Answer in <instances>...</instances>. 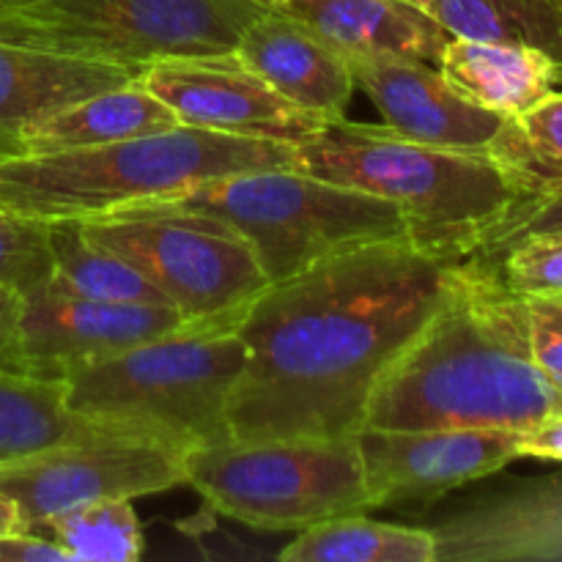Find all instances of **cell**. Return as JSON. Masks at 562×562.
Segmentation results:
<instances>
[{"label":"cell","mask_w":562,"mask_h":562,"mask_svg":"<svg viewBox=\"0 0 562 562\" xmlns=\"http://www.w3.org/2000/svg\"><path fill=\"white\" fill-rule=\"evenodd\" d=\"M453 263L398 236L269 283L239 322L231 439L357 437L379 379L431 316Z\"/></svg>","instance_id":"6da1fadb"},{"label":"cell","mask_w":562,"mask_h":562,"mask_svg":"<svg viewBox=\"0 0 562 562\" xmlns=\"http://www.w3.org/2000/svg\"><path fill=\"white\" fill-rule=\"evenodd\" d=\"M562 412L532 360L527 300L494 261H456L420 333L384 371L362 428H505Z\"/></svg>","instance_id":"7a4b0ae2"},{"label":"cell","mask_w":562,"mask_h":562,"mask_svg":"<svg viewBox=\"0 0 562 562\" xmlns=\"http://www.w3.org/2000/svg\"><path fill=\"white\" fill-rule=\"evenodd\" d=\"M294 168L390 201L406 236L445 261L475 256L486 231L519 198V187L488 151L428 146L387 124L346 115L296 143Z\"/></svg>","instance_id":"3957f363"},{"label":"cell","mask_w":562,"mask_h":562,"mask_svg":"<svg viewBox=\"0 0 562 562\" xmlns=\"http://www.w3.org/2000/svg\"><path fill=\"white\" fill-rule=\"evenodd\" d=\"M267 168H294V146L179 124L108 146L3 159L0 212L44 223L93 220Z\"/></svg>","instance_id":"277c9868"},{"label":"cell","mask_w":562,"mask_h":562,"mask_svg":"<svg viewBox=\"0 0 562 562\" xmlns=\"http://www.w3.org/2000/svg\"><path fill=\"white\" fill-rule=\"evenodd\" d=\"M245 311L184 322L80 368L64 382L66 406L77 415L132 423L184 450L228 442V401L245 366Z\"/></svg>","instance_id":"5b68a950"},{"label":"cell","mask_w":562,"mask_h":562,"mask_svg":"<svg viewBox=\"0 0 562 562\" xmlns=\"http://www.w3.org/2000/svg\"><path fill=\"white\" fill-rule=\"evenodd\" d=\"M151 203L234 228L269 283L294 278L335 252L406 236L404 217L390 201L296 168L220 176Z\"/></svg>","instance_id":"8992f818"},{"label":"cell","mask_w":562,"mask_h":562,"mask_svg":"<svg viewBox=\"0 0 562 562\" xmlns=\"http://www.w3.org/2000/svg\"><path fill=\"white\" fill-rule=\"evenodd\" d=\"M187 486L252 530L302 532L368 514L371 497L357 439H252L187 450Z\"/></svg>","instance_id":"52a82bcc"},{"label":"cell","mask_w":562,"mask_h":562,"mask_svg":"<svg viewBox=\"0 0 562 562\" xmlns=\"http://www.w3.org/2000/svg\"><path fill=\"white\" fill-rule=\"evenodd\" d=\"M261 11L252 0H0V38L143 69L228 53Z\"/></svg>","instance_id":"ba28073f"},{"label":"cell","mask_w":562,"mask_h":562,"mask_svg":"<svg viewBox=\"0 0 562 562\" xmlns=\"http://www.w3.org/2000/svg\"><path fill=\"white\" fill-rule=\"evenodd\" d=\"M77 223L146 274L187 322L234 316L269 285L250 245L220 220L140 203Z\"/></svg>","instance_id":"9c48e42d"},{"label":"cell","mask_w":562,"mask_h":562,"mask_svg":"<svg viewBox=\"0 0 562 562\" xmlns=\"http://www.w3.org/2000/svg\"><path fill=\"white\" fill-rule=\"evenodd\" d=\"M184 448L157 434L115 431L0 461V494L33 532L49 516L91 499H137L184 486Z\"/></svg>","instance_id":"30bf717a"},{"label":"cell","mask_w":562,"mask_h":562,"mask_svg":"<svg viewBox=\"0 0 562 562\" xmlns=\"http://www.w3.org/2000/svg\"><path fill=\"white\" fill-rule=\"evenodd\" d=\"M170 305H113L60 294L47 283L0 296V371L66 382L91 362L181 327Z\"/></svg>","instance_id":"8fae6325"},{"label":"cell","mask_w":562,"mask_h":562,"mask_svg":"<svg viewBox=\"0 0 562 562\" xmlns=\"http://www.w3.org/2000/svg\"><path fill=\"white\" fill-rule=\"evenodd\" d=\"M362 475L373 508L428 514L456 488L519 461L505 428H360Z\"/></svg>","instance_id":"7c38bea8"},{"label":"cell","mask_w":562,"mask_h":562,"mask_svg":"<svg viewBox=\"0 0 562 562\" xmlns=\"http://www.w3.org/2000/svg\"><path fill=\"white\" fill-rule=\"evenodd\" d=\"M137 82L162 99L179 124L198 130L296 146L329 121L272 91L234 49L154 60Z\"/></svg>","instance_id":"4fadbf2b"},{"label":"cell","mask_w":562,"mask_h":562,"mask_svg":"<svg viewBox=\"0 0 562 562\" xmlns=\"http://www.w3.org/2000/svg\"><path fill=\"white\" fill-rule=\"evenodd\" d=\"M431 532L437 562H562V475L477 494Z\"/></svg>","instance_id":"5bb4252c"},{"label":"cell","mask_w":562,"mask_h":562,"mask_svg":"<svg viewBox=\"0 0 562 562\" xmlns=\"http://www.w3.org/2000/svg\"><path fill=\"white\" fill-rule=\"evenodd\" d=\"M355 86L368 93L390 130L428 146L488 151L508 119L475 108L426 60H349Z\"/></svg>","instance_id":"9a60e30c"},{"label":"cell","mask_w":562,"mask_h":562,"mask_svg":"<svg viewBox=\"0 0 562 562\" xmlns=\"http://www.w3.org/2000/svg\"><path fill=\"white\" fill-rule=\"evenodd\" d=\"M234 53L272 91L307 113L340 119L349 110L357 88L349 60L283 11H261L241 31Z\"/></svg>","instance_id":"2e32d148"},{"label":"cell","mask_w":562,"mask_h":562,"mask_svg":"<svg viewBox=\"0 0 562 562\" xmlns=\"http://www.w3.org/2000/svg\"><path fill=\"white\" fill-rule=\"evenodd\" d=\"M140 66L69 58L0 38V162L22 154L27 126L140 77Z\"/></svg>","instance_id":"e0dca14e"},{"label":"cell","mask_w":562,"mask_h":562,"mask_svg":"<svg viewBox=\"0 0 562 562\" xmlns=\"http://www.w3.org/2000/svg\"><path fill=\"white\" fill-rule=\"evenodd\" d=\"M289 14L346 60H439L450 36L431 11L406 0H289Z\"/></svg>","instance_id":"ac0fdd59"},{"label":"cell","mask_w":562,"mask_h":562,"mask_svg":"<svg viewBox=\"0 0 562 562\" xmlns=\"http://www.w3.org/2000/svg\"><path fill=\"white\" fill-rule=\"evenodd\" d=\"M437 64L459 97L503 119L525 113L562 88V64L527 44L453 36Z\"/></svg>","instance_id":"d6986e66"},{"label":"cell","mask_w":562,"mask_h":562,"mask_svg":"<svg viewBox=\"0 0 562 562\" xmlns=\"http://www.w3.org/2000/svg\"><path fill=\"white\" fill-rule=\"evenodd\" d=\"M179 126L173 110L148 88L132 80L108 91L91 93L49 119L27 126L22 135V154L71 151V148L108 146L130 137Z\"/></svg>","instance_id":"ffe728a7"},{"label":"cell","mask_w":562,"mask_h":562,"mask_svg":"<svg viewBox=\"0 0 562 562\" xmlns=\"http://www.w3.org/2000/svg\"><path fill=\"white\" fill-rule=\"evenodd\" d=\"M115 431H146V428L77 415L66 406L64 382H42V379L0 371V461L20 459L49 445L77 442V439H93Z\"/></svg>","instance_id":"44dd1931"},{"label":"cell","mask_w":562,"mask_h":562,"mask_svg":"<svg viewBox=\"0 0 562 562\" xmlns=\"http://www.w3.org/2000/svg\"><path fill=\"white\" fill-rule=\"evenodd\" d=\"M47 228L53 250L49 289L113 305H170L162 291L148 283L146 274L113 250L88 239L77 220H53Z\"/></svg>","instance_id":"7402d4cb"},{"label":"cell","mask_w":562,"mask_h":562,"mask_svg":"<svg viewBox=\"0 0 562 562\" xmlns=\"http://www.w3.org/2000/svg\"><path fill=\"white\" fill-rule=\"evenodd\" d=\"M283 562H437L431 527L373 521L366 514L338 516L302 530L278 554Z\"/></svg>","instance_id":"603a6c76"},{"label":"cell","mask_w":562,"mask_h":562,"mask_svg":"<svg viewBox=\"0 0 562 562\" xmlns=\"http://www.w3.org/2000/svg\"><path fill=\"white\" fill-rule=\"evenodd\" d=\"M450 36L527 44L562 64V0H431Z\"/></svg>","instance_id":"cb8c5ba5"},{"label":"cell","mask_w":562,"mask_h":562,"mask_svg":"<svg viewBox=\"0 0 562 562\" xmlns=\"http://www.w3.org/2000/svg\"><path fill=\"white\" fill-rule=\"evenodd\" d=\"M71 562H137L143 554V532L132 499H91L49 516L36 527Z\"/></svg>","instance_id":"d4e9b609"},{"label":"cell","mask_w":562,"mask_h":562,"mask_svg":"<svg viewBox=\"0 0 562 562\" xmlns=\"http://www.w3.org/2000/svg\"><path fill=\"white\" fill-rule=\"evenodd\" d=\"M488 154L508 170L519 195L562 184V88L505 121Z\"/></svg>","instance_id":"484cf974"},{"label":"cell","mask_w":562,"mask_h":562,"mask_svg":"<svg viewBox=\"0 0 562 562\" xmlns=\"http://www.w3.org/2000/svg\"><path fill=\"white\" fill-rule=\"evenodd\" d=\"M49 274L53 250L47 223L0 214V296L38 289Z\"/></svg>","instance_id":"4316f807"},{"label":"cell","mask_w":562,"mask_h":562,"mask_svg":"<svg viewBox=\"0 0 562 562\" xmlns=\"http://www.w3.org/2000/svg\"><path fill=\"white\" fill-rule=\"evenodd\" d=\"M492 261L503 283L521 300L562 294V228L521 236Z\"/></svg>","instance_id":"83f0119b"},{"label":"cell","mask_w":562,"mask_h":562,"mask_svg":"<svg viewBox=\"0 0 562 562\" xmlns=\"http://www.w3.org/2000/svg\"><path fill=\"white\" fill-rule=\"evenodd\" d=\"M562 228V184L543 187V190L525 192L516 198L508 206V212L486 231L481 247H477V258H497L510 241L521 239L527 234H538V231H558Z\"/></svg>","instance_id":"f1b7e54d"},{"label":"cell","mask_w":562,"mask_h":562,"mask_svg":"<svg viewBox=\"0 0 562 562\" xmlns=\"http://www.w3.org/2000/svg\"><path fill=\"white\" fill-rule=\"evenodd\" d=\"M530 349L538 371L562 395V294L527 300Z\"/></svg>","instance_id":"f546056e"},{"label":"cell","mask_w":562,"mask_h":562,"mask_svg":"<svg viewBox=\"0 0 562 562\" xmlns=\"http://www.w3.org/2000/svg\"><path fill=\"white\" fill-rule=\"evenodd\" d=\"M516 453L519 459L562 464V412H554V415L516 431Z\"/></svg>","instance_id":"4dcf8cb0"},{"label":"cell","mask_w":562,"mask_h":562,"mask_svg":"<svg viewBox=\"0 0 562 562\" xmlns=\"http://www.w3.org/2000/svg\"><path fill=\"white\" fill-rule=\"evenodd\" d=\"M0 562H71L69 554L36 532L0 538Z\"/></svg>","instance_id":"1f68e13d"},{"label":"cell","mask_w":562,"mask_h":562,"mask_svg":"<svg viewBox=\"0 0 562 562\" xmlns=\"http://www.w3.org/2000/svg\"><path fill=\"white\" fill-rule=\"evenodd\" d=\"M16 532H25L20 508H16L9 497H3V494H0V538L16 536Z\"/></svg>","instance_id":"d6a6232c"},{"label":"cell","mask_w":562,"mask_h":562,"mask_svg":"<svg viewBox=\"0 0 562 562\" xmlns=\"http://www.w3.org/2000/svg\"><path fill=\"white\" fill-rule=\"evenodd\" d=\"M256 5H261V9H280L283 3H289V0H252Z\"/></svg>","instance_id":"836d02e7"},{"label":"cell","mask_w":562,"mask_h":562,"mask_svg":"<svg viewBox=\"0 0 562 562\" xmlns=\"http://www.w3.org/2000/svg\"><path fill=\"white\" fill-rule=\"evenodd\" d=\"M406 3H412V5H420V9L431 11V0H406Z\"/></svg>","instance_id":"e575fe53"},{"label":"cell","mask_w":562,"mask_h":562,"mask_svg":"<svg viewBox=\"0 0 562 562\" xmlns=\"http://www.w3.org/2000/svg\"><path fill=\"white\" fill-rule=\"evenodd\" d=\"M0 214H3V212H0Z\"/></svg>","instance_id":"d590c367"}]
</instances>
